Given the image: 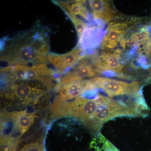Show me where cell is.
Segmentation results:
<instances>
[{"label": "cell", "instance_id": "6da1fadb", "mask_svg": "<svg viewBox=\"0 0 151 151\" xmlns=\"http://www.w3.org/2000/svg\"><path fill=\"white\" fill-rule=\"evenodd\" d=\"M49 42L44 30L22 32L13 39L1 40V68L17 65L48 64Z\"/></svg>", "mask_w": 151, "mask_h": 151}, {"label": "cell", "instance_id": "7a4b0ae2", "mask_svg": "<svg viewBox=\"0 0 151 151\" xmlns=\"http://www.w3.org/2000/svg\"><path fill=\"white\" fill-rule=\"evenodd\" d=\"M139 22V19L137 17L123 16L108 24L100 43L102 51H111L116 49L127 33Z\"/></svg>", "mask_w": 151, "mask_h": 151}, {"label": "cell", "instance_id": "3957f363", "mask_svg": "<svg viewBox=\"0 0 151 151\" xmlns=\"http://www.w3.org/2000/svg\"><path fill=\"white\" fill-rule=\"evenodd\" d=\"M90 81L94 89L102 90L110 97L135 96L141 92L140 84L137 81L129 83L102 76H96Z\"/></svg>", "mask_w": 151, "mask_h": 151}, {"label": "cell", "instance_id": "277c9868", "mask_svg": "<svg viewBox=\"0 0 151 151\" xmlns=\"http://www.w3.org/2000/svg\"><path fill=\"white\" fill-rule=\"evenodd\" d=\"M122 49H116L113 51H102L97 55L95 65L100 74L116 76L123 79H129L124 73V65L122 62Z\"/></svg>", "mask_w": 151, "mask_h": 151}, {"label": "cell", "instance_id": "5b68a950", "mask_svg": "<svg viewBox=\"0 0 151 151\" xmlns=\"http://www.w3.org/2000/svg\"><path fill=\"white\" fill-rule=\"evenodd\" d=\"M94 22L98 26L108 24L114 20L123 16L117 11L113 3L105 0L88 1Z\"/></svg>", "mask_w": 151, "mask_h": 151}, {"label": "cell", "instance_id": "8992f818", "mask_svg": "<svg viewBox=\"0 0 151 151\" xmlns=\"http://www.w3.org/2000/svg\"><path fill=\"white\" fill-rule=\"evenodd\" d=\"M85 55L83 50L76 46L65 54L49 53L48 59L55 68L57 73L62 74L67 73Z\"/></svg>", "mask_w": 151, "mask_h": 151}, {"label": "cell", "instance_id": "52a82bcc", "mask_svg": "<svg viewBox=\"0 0 151 151\" xmlns=\"http://www.w3.org/2000/svg\"><path fill=\"white\" fill-rule=\"evenodd\" d=\"M52 2L62 9L67 16H79L88 22H92V14L86 5V1H53Z\"/></svg>", "mask_w": 151, "mask_h": 151}, {"label": "cell", "instance_id": "ba28073f", "mask_svg": "<svg viewBox=\"0 0 151 151\" xmlns=\"http://www.w3.org/2000/svg\"><path fill=\"white\" fill-rule=\"evenodd\" d=\"M90 79L75 81L63 86H57V91L60 94L58 98L62 101L77 98L90 90Z\"/></svg>", "mask_w": 151, "mask_h": 151}, {"label": "cell", "instance_id": "9c48e42d", "mask_svg": "<svg viewBox=\"0 0 151 151\" xmlns=\"http://www.w3.org/2000/svg\"><path fill=\"white\" fill-rule=\"evenodd\" d=\"M28 81H19L7 88L6 95L19 100H29L32 95L40 94L42 90L37 86H32Z\"/></svg>", "mask_w": 151, "mask_h": 151}, {"label": "cell", "instance_id": "30bf717a", "mask_svg": "<svg viewBox=\"0 0 151 151\" xmlns=\"http://www.w3.org/2000/svg\"><path fill=\"white\" fill-rule=\"evenodd\" d=\"M103 37L102 29L95 26L88 25L81 37L78 39L77 46L84 51L96 47Z\"/></svg>", "mask_w": 151, "mask_h": 151}, {"label": "cell", "instance_id": "8fae6325", "mask_svg": "<svg viewBox=\"0 0 151 151\" xmlns=\"http://www.w3.org/2000/svg\"><path fill=\"white\" fill-rule=\"evenodd\" d=\"M10 116L14 122L16 128L21 134L24 133L31 127L35 117L33 114L26 111L12 113Z\"/></svg>", "mask_w": 151, "mask_h": 151}, {"label": "cell", "instance_id": "7c38bea8", "mask_svg": "<svg viewBox=\"0 0 151 151\" xmlns=\"http://www.w3.org/2000/svg\"><path fill=\"white\" fill-rule=\"evenodd\" d=\"M18 141L11 136L1 137V151H16Z\"/></svg>", "mask_w": 151, "mask_h": 151}, {"label": "cell", "instance_id": "4fadbf2b", "mask_svg": "<svg viewBox=\"0 0 151 151\" xmlns=\"http://www.w3.org/2000/svg\"><path fill=\"white\" fill-rule=\"evenodd\" d=\"M67 16L69 18L72 23L74 25L79 39L89 24L85 22L84 20L79 18L78 17L73 15H68Z\"/></svg>", "mask_w": 151, "mask_h": 151}, {"label": "cell", "instance_id": "5bb4252c", "mask_svg": "<svg viewBox=\"0 0 151 151\" xmlns=\"http://www.w3.org/2000/svg\"><path fill=\"white\" fill-rule=\"evenodd\" d=\"M19 151H45L41 143L35 142L29 143L24 146Z\"/></svg>", "mask_w": 151, "mask_h": 151}]
</instances>
